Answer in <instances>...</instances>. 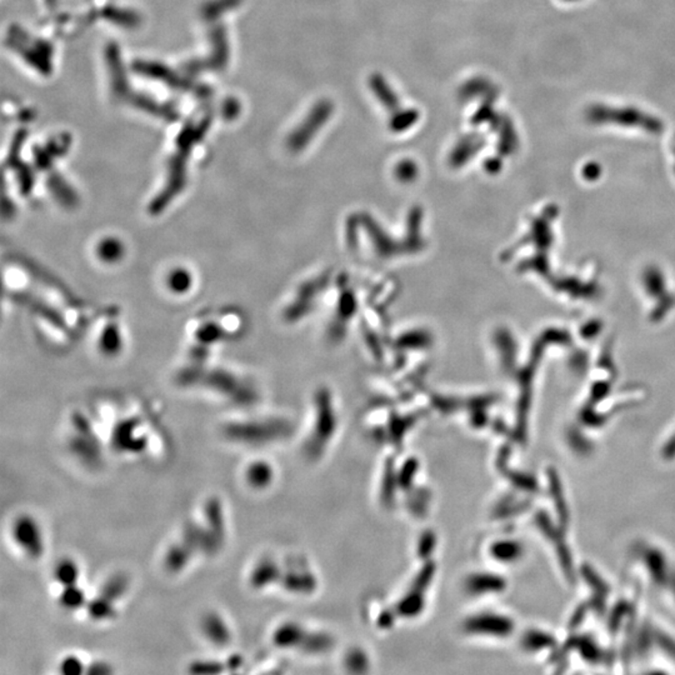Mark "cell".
<instances>
[{"label": "cell", "instance_id": "cell-10", "mask_svg": "<svg viewBox=\"0 0 675 675\" xmlns=\"http://www.w3.org/2000/svg\"><path fill=\"white\" fill-rule=\"evenodd\" d=\"M115 250H119V245L113 244V243H108V244H104L103 248H102V254L107 256L108 259H111L113 256H117Z\"/></svg>", "mask_w": 675, "mask_h": 675}, {"label": "cell", "instance_id": "cell-5", "mask_svg": "<svg viewBox=\"0 0 675 675\" xmlns=\"http://www.w3.org/2000/svg\"><path fill=\"white\" fill-rule=\"evenodd\" d=\"M88 601L89 600L87 598V594L79 584L64 586L62 588V592L59 594V604L63 609L69 610V612H76V610H79L80 608L87 606Z\"/></svg>", "mask_w": 675, "mask_h": 675}, {"label": "cell", "instance_id": "cell-1", "mask_svg": "<svg viewBox=\"0 0 675 675\" xmlns=\"http://www.w3.org/2000/svg\"><path fill=\"white\" fill-rule=\"evenodd\" d=\"M10 533L14 544L27 558L38 560L44 555V531L38 519L32 514H19L15 518Z\"/></svg>", "mask_w": 675, "mask_h": 675}, {"label": "cell", "instance_id": "cell-7", "mask_svg": "<svg viewBox=\"0 0 675 675\" xmlns=\"http://www.w3.org/2000/svg\"><path fill=\"white\" fill-rule=\"evenodd\" d=\"M267 474V467L262 463H254L249 465L245 472V479L250 485L253 487H262L265 480L268 479Z\"/></svg>", "mask_w": 675, "mask_h": 675}, {"label": "cell", "instance_id": "cell-6", "mask_svg": "<svg viewBox=\"0 0 675 675\" xmlns=\"http://www.w3.org/2000/svg\"><path fill=\"white\" fill-rule=\"evenodd\" d=\"M129 588V580L122 574H114L108 578L102 586V590L99 594H102L107 599L111 600L113 603L117 604V601L124 597Z\"/></svg>", "mask_w": 675, "mask_h": 675}, {"label": "cell", "instance_id": "cell-2", "mask_svg": "<svg viewBox=\"0 0 675 675\" xmlns=\"http://www.w3.org/2000/svg\"><path fill=\"white\" fill-rule=\"evenodd\" d=\"M200 632L215 647H225L230 643L232 632L227 620L218 612H208L200 619Z\"/></svg>", "mask_w": 675, "mask_h": 675}, {"label": "cell", "instance_id": "cell-4", "mask_svg": "<svg viewBox=\"0 0 675 675\" xmlns=\"http://www.w3.org/2000/svg\"><path fill=\"white\" fill-rule=\"evenodd\" d=\"M53 577L59 586H70L79 584L80 566L73 558H63L53 569Z\"/></svg>", "mask_w": 675, "mask_h": 675}, {"label": "cell", "instance_id": "cell-3", "mask_svg": "<svg viewBox=\"0 0 675 675\" xmlns=\"http://www.w3.org/2000/svg\"><path fill=\"white\" fill-rule=\"evenodd\" d=\"M193 554L194 551L183 540L174 543L166 553L164 564L166 569L172 573L181 572L190 562Z\"/></svg>", "mask_w": 675, "mask_h": 675}, {"label": "cell", "instance_id": "cell-8", "mask_svg": "<svg viewBox=\"0 0 675 675\" xmlns=\"http://www.w3.org/2000/svg\"><path fill=\"white\" fill-rule=\"evenodd\" d=\"M85 672V665L82 659L76 655H69L60 663V673L67 675L82 674Z\"/></svg>", "mask_w": 675, "mask_h": 675}, {"label": "cell", "instance_id": "cell-9", "mask_svg": "<svg viewBox=\"0 0 675 675\" xmlns=\"http://www.w3.org/2000/svg\"><path fill=\"white\" fill-rule=\"evenodd\" d=\"M194 673H219L221 672V664L214 663V661H198L197 664H193Z\"/></svg>", "mask_w": 675, "mask_h": 675}]
</instances>
